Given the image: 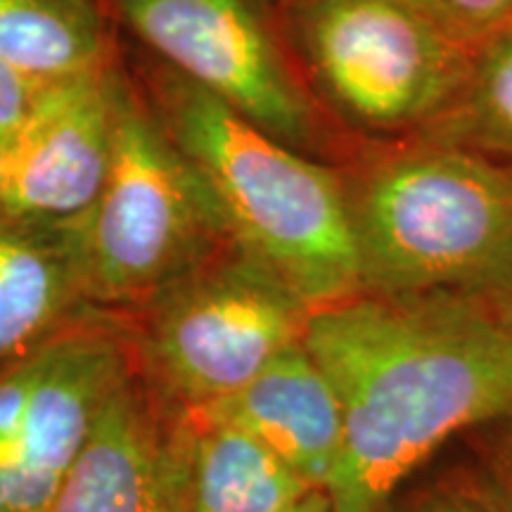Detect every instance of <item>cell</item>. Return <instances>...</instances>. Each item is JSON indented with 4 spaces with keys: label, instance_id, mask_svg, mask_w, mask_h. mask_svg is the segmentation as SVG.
<instances>
[{
    "label": "cell",
    "instance_id": "cell-1",
    "mask_svg": "<svg viewBox=\"0 0 512 512\" xmlns=\"http://www.w3.org/2000/svg\"><path fill=\"white\" fill-rule=\"evenodd\" d=\"M302 342L344 422L330 512H394L448 439L512 418V330L465 292H358L313 309Z\"/></svg>",
    "mask_w": 512,
    "mask_h": 512
},
{
    "label": "cell",
    "instance_id": "cell-2",
    "mask_svg": "<svg viewBox=\"0 0 512 512\" xmlns=\"http://www.w3.org/2000/svg\"><path fill=\"white\" fill-rule=\"evenodd\" d=\"M155 112L214 192L235 245L311 311L361 292L339 169L268 136L174 72L159 76Z\"/></svg>",
    "mask_w": 512,
    "mask_h": 512
},
{
    "label": "cell",
    "instance_id": "cell-3",
    "mask_svg": "<svg viewBox=\"0 0 512 512\" xmlns=\"http://www.w3.org/2000/svg\"><path fill=\"white\" fill-rule=\"evenodd\" d=\"M361 292H467L512 245V169L425 136L339 169Z\"/></svg>",
    "mask_w": 512,
    "mask_h": 512
},
{
    "label": "cell",
    "instance_id": "cell-4",
    "mask_svg": "<svg viewBox=\"0 0 512 512\" xmlns=\"http://www.w3.org/2000/svg\"><path fill=\"white\" fill-rule=\"evenodd\" d=\"M81 233L88 304L112 309L145 306L233 242L200 171L119 74L110 166Z\"/></svg>",
    "mask_w": 512,
    "mask_h": 512
},
{
    "label": "cell",
    "instance_id": "cell-5",
    "mask_svg": "<svg viewBox=\"0 0 512 512\" xmlns=\"http://www.w3.org/2000/svg\"><path fill=\"white\" fill-rule=\"evenodd\" d=\"M140 309L131 337L138 373L183 413L240 392L302 342L311 316L278 273L235 242Z\"/></svg>",
    "mask_w": 512,
    "mask_h": 512
},
{
    "label": "cell",
    "instance_id": "cell-6",
    "mask_svg": "<svg viewBox=\"0 0 512 512\" xmlns=\"http://www.w3.org/2000/svg\"><path fill=\"white\" fill-rule=\"evenodd\" d=\"M285 17L318 100L358 138L418 136L470 72L472 50L403 0H287Z\"/></svg>",
    "mask_w": 512,
    "mask_h": 512
},
{
    "label": "cell",
    "instance_id": "cell-7",
    "mask_svg": "<svg viewBox=\"0 0 512 512\" xmlns=\"http://www.w3.org/2000/svg\"><path fill=\"white\" fill-rule=\"evenodd\" d=\"M133 373L131 335L91 316L0 368V512L48 508Z\"/></svg>",
    "mask_w": 512,
    "mask_h": 512
},
{
    "label": "cell",
    "instance_id": "cell-8",
    "mask_svg": "<svg viewBox=\"0 0 512 512\" xmlns=\"http://www.w3.org/2000/svg\"><path fill=\"white\" fill-rule=\"evenodd\" d=\"M166 69L268 136L316 155L328 143L316 102L259 0H102Z\"/></svg>",
    "mask_w": 512,
    "mask_h": 512
},
{
    "label": "cell",
    "instance_id": "cell-9",
    "mask_svg": "<svg viewBox=\"0 0 512 512\" xmlns=\"http://www.w3.org/2000/svg\"><path fill=\"white\" fill-rule=\"evenodd\" d=\"M112 67L46 83L0 145V214L79 223L98 200L114 140Z\"/></svg>",
    "mask_w": 512,
    "mask_h": 512
},
{
    "label": "cell",
    "instance_id": "cell-10",
    "mask_svg": "<svg viewBox=\"0 0 512 512\" xmlns=\"http://www.w3.org/2000/svg\"><path fill=\"white\" fill-rule=\"evenodd\" d=\"M190 427L138 368L110 396L43 512H188Z\"/></svg>",
    "mask_w": 512,
    "mask_h": 512
},
{
    "label": "cell",
    "instance_id": "cell-11",
    "mask_svg": "<svg viewBox=\"0 0 512 512\" xmlns=\"http://www.w3.org/2000/svg\"><path fill=\"white\" fill-rule=\"evenodd\" d=\"M190 413L238 427L328 496L344 456V422L335 389L304 342L275 358L240 392Z\"/></svg>",
    "mask_w": 512,
    "mask_h": 512
},
{
    "label": "cell",
    "instance_id": "cell-12",
    "mask_svg": "<svg viewBox=\"0 0 512 512\" xmlns=\"http://www.w3.org/2000/svg\"><path fill=\"white\" fill-rule=\"evenodd\" d=\"M86 266L79 223L0 214V368L83 318Z\"/></svg>",
    "mask_w": 512,
    "mask_h": 512
},
{
    "label": "cell",
    "instance_id": "cell-13",
    "mask_svg": "<svg viewBox=\"0 0 512 512\" xmlns=\"http://www.w3.org/2000/svg\"><path fill=\"white\" fill-rule=\"evenodd\" d=\"M185 418L188 512H304L323 494L238 427L204 413H185Z\"/></svg>",
    "mask_w": 512,
    "mask_h": 512
},
{
    "label": "cell",
    "instance_id": "cell-14",
    "mask_svg": "<svg viewBox=\"0 0 512 512\" xmlns=\"http://www.w3.org/2000/svg\"><path fill=\"white\" fill-rule=\"evenodd\" d=\"M0 62L36 83L110 67L102 0H0Z\"/></svg>",
    "mask_w": 512,
    "mask_h": 512
},
{
    "label": "cell",
    "instance_id": "cell-15",
    "mask_svg": "<svg viewBox=\"0 0 512 512\" xmlns=\"http://www.w3.org/2000/svg\"><path fill=\"white\" fill-rule=\"evenodd\" d=\"M418 136L465 147L512 169V22L472 50L456 100Z\"/></svg>",
    "mask_w": 512,
    "mask_h": 512
},
{
    "label": "cell",
    "instance_id": "cell-16",
    "mask_svg": "<svg viewBox=\"0 0 512 512\" xmlns=\"http://www.w3.org/2000/svg\"><path fill=\"white\" fill-rule=\"evenodd\" d=\"M460 46L479 43L512 22V0H403Z\"/></svg>",
    "mask_w": 512,
    "mask_h": 512
},
{
    "label": "cell",
    "instance_id": "cell-17",
    "mask_svg": "<svg viewBox=\"0 0 512 512\" xmlns=\"http://www.w3.org/2000/svg\"><path fill=\"white\" fill-rule=\"evenodd\" d=\"M46 83H36L0 62V145L8 140L15 128L27 117L31 102Z\"/></svg>",
    "mask_w": 512,
    "mask_h": 512
},
{
    "label": "cell",
    "instance_id": "cell-18",
    "mask_svg": "<svg viewBox=\"0 0 512 512\" xmlns=\"http://www.w3.org/2000/svg\"><path fill=\"white\" fill-rule=\"evenodd\" d=\"M465 294L475 297L505 328L512 330V245Z\"/></svg>",
    "mask_w": 512,
    "mask_h": 512
},
{
    "label": "cell",
    "instance_id": "cell-19",
    "mask_svg": "<svg viewBox=\"0 0 512 512\" xmlns=\"http://www.w3.org/2000/svg\"><path fill=\"white\" fill-rule=\"evenodd\" d=\"M486 491L494 498L501 512H512V418L503 437L496 441L489 465V484Z\"/></svg>",
    "mask_w": 512,
    "mask_h": 512
},
{
    "label": "cell",
    "instance_id": "cell-20",
    "mask_svg": "<svg viewBox=\"0 0 512 512\" xmlns=\"http://www.w3.org/2000/svg\"><path fill=\"white\" fill-rule=\"evenodd\" d=\"M411 512H501L489 491H439L415 505Z\"/></svg>",
    "mask_w": 512,
    "mask_h": 512
},
{
    "label": "cell",
    "instance_id": "cell-21",
    "mask_svg": "<svg viewBox=\"0 0 512 512\" xmlns=\"http://www.w3.org/2000/svg\"><path fill=\"white\" fill-rule=\"evenodd\" d=\"M304 512H330V503H328V496L320 494L318 498H313V503L306 508Z\"/></svg>",
    "mask_w": 512,
    "mask_h": 512
}]
</instances>
